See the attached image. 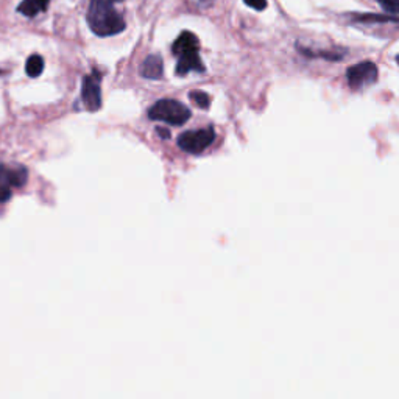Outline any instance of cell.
Returning <instances> with one entry per match:
<instances>
[{
	"instance_id": "obj_1",
	"label": "cell",
	"mask_w": 399,
	"mask_h": 399,
	"mask_svg": "<svg viewBox=\"0 0 399 399\" xmlns=\"http://www.w3.org/2000/svg\"><path fill=\"white\" fill-rule=\"evenodd\" d=\"M124 0H89L87 8V24L92 33L100 38L119 35L125 30V19L116 10V5Z\"/></svg>"
},
{
	"instance_id": "obj_2",
	"label": "cell",
	"mask_w": 399,
	"mask_h": 399,
	"mask_svg": "<svg viewBox=\"0 0 399 399\" xmlns=\"http://www.w3.org/2000/svg\"><path fill=\"white\" fill-rule=\"evenodd\" d=\"M200 41L192 31H182L172 44L173 57L178 58L177 73L178 75H187L189 72L205 73L206 67L203 64L200 57Z\"/></svg>"
},
{
	"instance_id": "obj_3",
	"label": "cell",
	"mask_w": 399,
	"mask_h": 399,
	"mask_svg": "<svg viewBox=\"0 0 399 399\" xmlns=\"http://www.w3.org/2000/svg\"><path fill=\"white\" fill-rule=\"evenodd\" d=\"M191 116V110L175 99H161L148 110V117L152 120L166 122V124L175 126L184 125Z\"/></svg>"
},
{
	"instance_id": "obj_4",
	"label": "cell",
	"mask_w": 399,
	"mask_h": 399,
	"mask_svg": "<svg viewBox=\"0 0 399 399\" xmlns=\"http://www.w3.org/2000/svg\"><path fill=\"white\" fill-rule=\"evenodd\" d=\"M215 140V130L212 126L201 128V130L184 131L178 136V145L181 150L191 154H200L212 145Z\"/></svg>"
},
{
	"instance_id": "obj_5",
	"label": "cell",
	"mask_w": 399,
	"mask_h": 399,
	"mask_svg": "<svg viewBox=\"0 0 399 399\" xmlns=\"http://www.w3.org/2000/svg\"><path fill=\"white\" fill-rule=\"evenodd\" d=\"M27 177L29 175L22 166L0 164V203L8 201L13 191L25 184Z\"/></svg>"
},
{
	"instance_id": "obj_6",
	"label": "cell",
	"mask_w": 399,
	"mask_h": 399,
	"mask_svg": "<svg viewBox=\"0 0 399 399\" xmlns=\"http://www.w3.org/2000/svg\"><path fill=\"white\" fill-rule=\"evenodd\" d=\"M347 80L353 91L365 89L377 81V66L373 61H361V63L348 67Z\"/></svg>"
},
{
	"instance_id": "obj_7",
	"label": "cell",
	"mask_w": 399,
	"mask_h": 399,
	"mask_svg": "<svg viewBox=\"0 0 399 399\" xmlns=\"http://www.w3.org/2000/svg\"><path fill=\"white\" fill-rule=\"evenodd\" d=\"M101 75L94 71L89 75H85L81 81V100L87 111L97 113L101 108Z\"/></svg>"
},
{
	"instance_id": "obj_8",
	"label": "cell",
	"mask_w": 399,
	"mask_h": 399,
	"mask_svg": "<svg viewBox=\"0 0 399 399\" xmlns=\"http://www.w3.org/2000/svg\"><path fill=\"white\" fill-rule=\"evenodd\" d=\"M164 73V61L161 55H148L140 64V75L147 80H159Z\"/></svg>"
},
{
	"instance_id": "obj_9",
	"label": "cell",
	"mask_w": 399,
	"mask_h": 399,
	"mask_svg": "<svg viewBox=\"0 0 399 399\" xmlns=\"http://www.w3.org/2000/svg\"><path fill=\"white\" fill-rule=\"evenodd\" d=\"M296 49L301 53V55L307 58H324L329 61H340L347 55V50H317V49H307V47L301 45L300 43L296 44Z\"/></svg>"
},
{
	"instance_id": "obj_10",
	"label": "cell",
	"mask_w": 399,
	"mask_h": 399,
	"mask_svg": "<svg viewBox=\"0 0 399 399\" xmlns=\"http://www.w3.org/2000/svg\"><path fill=\"white\" fill-rule=\"evenodd\" d=\"M49 3L50 0H22L17 6V13L25 17H35L49 8Z\"/></svg>"
},
{
	"instance_id": "obj_11",
	"label": "cell",
	"mask_w": 399,
	"mask_h": 399,
	"mask_svg": "<svg viewBox=\"0 0 399 399\" xmlns=\"http://www.w3.org/2000/svg\"><path fill=\"white\" fill-rule=\"evenodd\" d=\"M44 71V58L35 53V55H31L27 58V63H25V72L27 75L31 77V78H36L39 77L41 73Z\"/></svg>"
},
{
	"instance_id": "obj_12",
	"label": "cell",
	"mask_w": 399,
	"mask_h": 399,
	"mask_svg": "<svg viewBox=\"0 0 399 399\" xmlns=\"http://www.w3.org/2000/svg\"><path fill=\"white\" fill-rule=\"evenodd\" d=\"M354 20L359 22H393L398 24V17L389 16V15H373V13H365V15H353Z\"/></svg>"
},
{
	"instance_id": "obj_13",
	"label": "cell",
	"mask_w": 399,
	"mask_h": 399,
	"mask_svg": "<svg viewBox=\"0 0 399 399\" xmlns=\"http://www.w3.org/2000/svg\"><path fill=\"white\" fill-rule=\"evenodd\" d=\"M189 97H191L194 103L197 105L198 108H201V110H209V105H211V97H209L205 91H192L191 94H189Z\"/></svg>"
},
{
	"instance_id": "obj_14",
	"label": "cell",
	"mask_w": 399,
	"mask_h": 399,
	"mask_svg": "<svg viewBox=\"0 0 399 399\" xmlns=\"http://www.w3.org/2000/svg\"><path fill=\"white\" fill-rule=\"evenodd\" d=\"M377 3L382 6V10L387 13L389 16L398 17L399 13V0H377Z\"/></svg>"
},
{
	"instance_id": "obj_15",
	"label": "cell",
	"mask_w": 399,
	"mask_h": 399,
	"mask_svg": "<svg viewBox=\"0 0 399 399\" xmlns=\"http://www.w3.org/2000/svg\"><path fill=\"white\" fill-rule=\"evenodd\" d=\"M249 8H253L256 11H262L267 8V0H243Z\"/></svg>"
},
{
	"instance_id": "obj_16",
	"label": "cell",
	"mask_w": 399,
	"mask_h": 399,
	"mask_svg": "<svg viewBox=\"0 0 399 399\" xmlns=\"http://www.w3.org/2000/svg\"><path fill=\"white\" fill-rule=\"evenodd\" d=\"M158 133L161 134V136H164V139L171 138V133H168L167 130H162V128H158Z\"/></svg>"
},
{
	"instance_id": "obj_17",
	"label": "cell",
	"mask_w": 399,
	"mask_h": 399,
	"mask_svg": "<svg viewBox=\"0 0 399 399\" xmlns=\"http://www.w3.org/2000/svg\"><path fill=\"white\" fill-rule=\"evenodd\" d=\"M198 2H200V3H211L212 0H198Z\"/></svg>"
},
{
	"instance_id": "obj_18",
	"label": "cell",
	"mask_w": 399,
	"mask_h": 399,
	"mask_svg": "<svg viewBox=\"0 0 399 399\" xmlns=\"http://www.w3.org/2000/svg\"><path fill=\"white\" fill-rule=\"evenodd\" d=\"M0 73H2V71H0Z\"/></svg>"
}]
</instances>
